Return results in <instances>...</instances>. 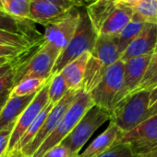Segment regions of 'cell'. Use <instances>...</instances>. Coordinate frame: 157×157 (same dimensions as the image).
<instances>
[{
	"label": "cell",
	"instance_id": "6da1fadb",
	"mask_svg": "<svg viewBox=\"0 0 157 157\" xmlns=\"http://www.w3.org/2000/svg\"><path fill=\"white\" fill-rule=\"evenodd\" d=\"M151 91L141 90L129 95L111 110V120L122 132L128 133L154 114L150 109Z\"/></svg>",
	"mask_w": 157,
	"mask_h": 157
},
{
	"label": "cell",
	"instance_id": "7a4b0ae2",
	"mask_svg": "<svg viewBox=\"0 0 157 157\" xmlns=\"http://www.w3.org/2000/svg\"><path fill=\"white\" fill-rule=\"evenodd\" d=\"M93 106L94 104L90 94L86 93L81 88L79 91L75 101L65 113L56 128L43 142L32 157H43L48 151L60 144L62 141L73 131L87 111Z\"/></svg>",
	"mask_w": 157,
	"mask_h": 157
},
{
	"label": "cell",
	"instance_id": "3957f363",
	"mask_svg": "<svg viewBox=\"0 0 157 157\" xmlns=\"http://www.w3.org/2000/svg\"><path fill=\"white\" fill-rule=\"evenodd\" d=\"M98 38L93 25L89 19L86 10L81 12V19L74 34L67 47L59 54L53 68L52 75L59 74L68 63L86 52H92L94 49Z\"/></svg>",
	"mask_w": 157,
	"mask_h": 157
},
{
	"label": "cell",
	"instance_id": "277c9868",
	"mask_svg": "<svg viewBox=\"0 0 157 157\" xmlns=\"http://www.w3.org/2000/svg\"><path fill=\"white\" fill-rule=\"evenodd\" d=\"M111 120V111L93 106L79 121L73 131L62 141L60 144L65 146L71 157H78L80 152L90 137L105 121Z\"/></svg>",
	"mask_w": 157,
	"mask_h": 157
},
{
	"label": "cell",
	"instance_id": "5b68a950",
	"mask_svg": "<svg viewBox=\"0 0 157 157\" xmlns=\"http://www.w3.org/2000/svg\"><path fill=\"white\" fill-rule=\"evenodd\" d=\"M125 63L121 60L110 65L100 83L90 93L93 104L109 111L114 107V101L123 86Z\"/></svg>",
	"mask_w": 157,
	"mask_h": 157
},
{
	"label": "cell",
	"instance_id": "8992f818",
	"mask_svg": "<svg viewBox=\"0 0 157 157\" xmlns=\"http://www.w3.org/2000/svg\"><path fill=\"white\" fill-rule=\"evenodd\" d=\"M59 54L57 50L44 42L31 59L19 65L16 72V85L29 78L49 79Z\"/></svg>",
	"mask_w": 157,
	"mask_h": 157
},
{
	"label": "cell",
	"instance_id": "52a82bcc",
	"mask_svg": "<svg viewBox=\"0 0 157 157\" xmlns=\"http://www.w3.org/2000/svg\"><path fill=\"white\" fill-rule=\"evenodd\" d=\"M85 3L76 0H31V20L45 27L65 17Z\"/></svg>",
	"mask_w": 157,
	"mask_h": 157
},
{
	"label": "cell",
	"instance_id": "ba28073f",
	"mask_svg": "<svg viewBox=\"0 0 157 157\" xmlns=\"http://www.w3.org/2000/svg\"><path fill=\"white\" fill-rule=\"evenodd\" d=\"M122 144H129L136 155L156 149L157 112L131 132L121 134L114 145Z\"/></svg>",
	"mask_w": 157,
	"mask_h": 157
},
{
	"label": "cell",
	"instance_id": "9c48e42d",
	"mask_svg": "<svg viewBox=\"0 0 157 157\" xmlns=\"http://www.w3.org/2000/svg\"><path fill=\"white\" fill-rule=\"evenodd\" d=\"M79 91L80 90H69L66 94V96L56 105L53 107L52 110L50 111L49 115L47 116L45 121L43 122L42 128L40 129L34 139L24 149L21 150V152L25 155L32 157V155L36 153V151L43 144V142L54 132V130L56 128L61 119L65 115V113L73 104L78 96Z\"/></svg>",
	"mask_w": 157,
	"mask_h": 157
},
{
	"label": "cell",
	"instance_id": "30bf717a",
	"mask_svg": "<svg viewBox=\"0 0 157 157\" xmlns=\"http://www.w3.org/2000/svg\"><path fill=\"white\" fill-rule=\"evenodd\" d=\"M51 78L44 85V86L37 93L34 99L31 102V104L27 107V109L23 111V113L19 116V120L17 121L14 126L12 134H11L6 155L12 153L16 149L19 142L22 138V136L24 135L28 128L34 121V120L39 116V114L50 103L48 90H49V84H50Z\"/></svg>",
	"mask_w": 157,
	"mask_h": 157
},
{
	"label": "cell",
	"instance_id": "8fae6325",
	"mask_svg": "<svg viewBox=\"0 0 157 157\" xmlns=\"http://www.w3.org/2000/svg\"><path fill=\"white\" fill-rule=\"evenodd\" d=\"M80 19L81 11L74 8L59 21L46 26L43 34L44 42L61 53L76 33Z\"/></svg>",
	"mask_w": 157,
	"mask_h": 157
},
{
	"label": "cell",
	"instance_id": "7c38bea8",
	"mask_svg": "<svg viewBox=\"0 0 157 157\" xmlns=\"http://www.w3.org/2000/svg\"><path fill=\"white\" fill-rule=\"evenodd\" d=\"M152 54L132 58L125 62L123 86L114 101V107L129 95L136 92L146 74Z\"/></svg>",
	"mask_w": 157,
	"mask_h": 157
},
{
	"label": "cell",
	"instance_id": "4fadbf2b",
	"mask_svg": "<svg viewBox=\"0 0 157 157\" xmlns=\"http://www.w3.org/2000/svg\"><path fill=\"white\" fill-rule=\"evenodd\" d=\"M156 44L157 24L146 23L143 31L132 40L121 54L120 60L125 63L132 58L152 54Z\"/></svg>",
	"mask_w": 157,
	"mask_h": 157
},
{
	"label": "cell",
	"instance_id": "5bb4252c",
	"mask_svg": "<svg viewBox=\"0 0 157 157\" xmlns=\"http://www.w3.org/2000/svg\"><path fill=\"white\" fill-rule=\"evenodd\" d=\"M37 93L25 97H9L0 112V131L15 126L19 116L34 99Z\"/></svg>",
	"mask_w": 157,
	"mask_h": 157
},
{
	"label": "cell",
	"instance_id": "9a60e30c",
	"mask_svg": "<svg viewBox=\"0 0 157 157\" xmlns=\"http://www.w3.org/2000/svg\"><path fill=\"white\" fill-rule=\"evenodd\" d=\"M133 15V9L126 4L125 0H117L116 8L105 22L99 35H118L130 22Z\"/></svg>",
	"mask_w": 157,
	"mask_h": 157
},
{
	"label": "cell",
	"instance_id": "2e32d148",
	"mask_svg": "<svg viewBox=\"0 0 157 157\" xmlns=\"http://www.w3.org/2000/svg\"><path fill=\"white\" fill-rule=\"evenodd\" d=\"M92 56L101 61L107 68L120 60L118 48V35H99Z\"/></svg>",
	"mask_w": 157,
	"mask_h": 157
},
{
	"label": "cell",
	"instance_id": "e0dca14e",
	"mask_svg": "<svg viewBox=\"0 0 157 157\" xmlns=\"http://www.w3.org/2000/svg\"><path fill=\"white\" fill-rule=\"evenodd\" d=\"M121 134L120 130L110 121L105 131L97 136L78 157H96L102 155L115 144Z\"/></svg>",
	"mask_w": 157,
	"mask_h": 157
},
{
	"label": "cell",
	"instance_id": "ac0fdd59",
	"mask_svg": "<svg viewBox=\"0 0 157 157\" xmlns=\"http://www.w3.org/2000/svg\"><path fill=\"white\" fill-rule=\"evenodd\" d=\"M34 24L35 22L32 20L17 18L4 11H0V29L24 35L33 40H43V35L36 30Z\"/></svg>",
	"mask_w": 157,
	"mask_h": 157
},
{
	"label": "cell",
	"instance_id": "d6986e66",
	"mask_svg": "<svg viewBox=\"0 0 157 157\" xmlns=\"http://www.w3.org/2000/svg\"><path fill=\"white\" fill-rule=\"evenodd\" d=\"M92 52H86L68 63L60 74L64 77L68 90H81L82 88L83 79L88 62Z\"/></svg>",
	"mask_w": 157,
	"mask_h": 157
},
{
	"label": "cell",
	"instance_id": "ffe728a7",
	"mask_svg": "<svg viewBox=\"0 0 157 157\" xmlns=\"http://www.w3.org/2000/svg\"><path fill=\"white\" fill-rule=\"evenodd\" d=\"M116 6L117 0H97L93 3H90L85 7L89 19L97 35L100 34V31L105 22L112 14V12L116 8Z\"/></svg>",
	"mask_w": 157,
	"mask_h": 157
},
{
	"label": "cell",
	"instance_id": "44dd1931",
	"mask_svg": "<svg viewBox=\"0 0 157 157\" xmlns=\"http://www.w3.org/2000/svg\"><path fill=\"white\" fill-rule=\"evenodd\" d=\"M145 24L146 22L134 13L130 22L118 35V48L120 56L132 40L143 31Z\"/></svg>",
	"mask_w": 157,
	"mask_h": 157
},
{
	"label": "cell",
	"instance_id": "7402d4cb",
	"mask_svg": "<svg viewBox=\"0 0 157 157\" xmlns=\"http://www.w3.org/2000/svg\"><path fill=\"white\" fill-rule=\"evenodd\" d=\"M125 2L146 23L157 24V0H125Z\"/></svg>",
	"mask_w": 157,
	"mask_h": 157
},
{
	"label": "cell",
	"instance_id": "603a6c76",
	"mask_svg": "<svg viewBox=\"0 0 157 157\" xmlns=\"http://www.w3.org/2000/svg\"><path fill=\"white\" fill-rule=\"evenodd\" d=\"M44 40H33L24 35H19L6 30L0 29V44L6 46H13L21 49H31L32 47L41 45Z\"/></svg>",
	"mask_w": 157,
	"mask_h": 157
},
{
	"label": "cell",
	"instance_id": "cb8c5ba5",
	"mask_svg": "<svg viewBox=\"0 0 157 157\" xmlns=\"http://www.w3.org/2000/svg\"><path fill=\"white\" fill-rule=\"evenodd\" d=\"M55 105L52 103H49L47 105V107L39 114V116L34 120V121L31 124V126L28 128V130L26 131V132L24 133V135L22 136V138L20 139V141L19 142L17 147L15 150H22L24 149L29 144L31 143V141L34 139V137L36 136V134L38 133V132L40 131V129L42 128L43 122L45 121L47 116L49 115L50 111L52 110L53 107Z\"/></svg>",
	"mask_w": 157,
	"mask_h": 157
},
{
	"label": "cell",
	"instance_id": "d4e9b609",
	"mask_svg": "<svg viewBox=\"0 0 157 157\" xmlns=\"http://www.w3.org/2000/svg\"><path fill=\"white\" fill-rule=\"evenodd\" d=\"M2 6L6 14L17 18L31 20V0H2Z\"/></svg>",
	"mask_w": 157,
	"mask_h": 157
},
{
	"label": "cell",
	"instance_id": "484cf974",
	"mask_svg": "<svg viewBox=\"0 0 157 157\" xmlns=\"http://www.w3.org/2000/svg\"><path fill=\"white\" fill-rule=\"evenodd\" d=\"M49 79L44 80L39 78H29V79L22 80L12 88L10 96L25 97V96L31 95L33 93H37L44 86V85L48 82Z\"/></svg>",
	"mask_w": 157,
	"mask_h": 157
},
{
	"label": "cell",
	"instance_id": "4316f807",
	"mask_svg": "<svg viewBox=\"0 0 157 157\" xmlns=\"http://www.w3.org/2000/svg\"><path fill=\"white\" fill-rule=\"evenodd\" d=\"M68 91L69 90L68 88L67 83L60 73L52 75L48 90L50 103L56 105Z\"/></svg>",
	"mask_w": 157,
	"mask_h": 157
},
{
	"label": "cell",
	"instance_id": "83f0119b",
	"mask_svg": "<svg viewBox=\"0 0 157 157\" xmlns=\"http://www.w3.org/2000/svg\"><path fill=\"white\" fill-rule=\"evenodd\" d=\"M155 87H157V44L152 54V58L147 68L146 74L136 92L141 90L152 91Z\"/></svg>",
	"mask_w": 157,
	"mask_h": 157
},
{
	"label": "cell",
	"instance_id": "f1b7e54d",
	"mask_svg": "<svg viewBox=\"0 0 157 157\" xmlns=\"http://www.w3.org/2000/svg\"><path fill=\"white\" fill-rule=\"evenodd\" d=\"M96 157H137L130 146L127 144L112 146L110 149Z\"/></svg>",
	"mask_w": 157,
	"mask_h": 157
},
{
	"label": "cell",
	"instance_id": "f546056e",
	"mask_svg": "<svg viewBox=\"0 0 157 157\" xmlns=\"http://www.w3.org/2000/svg\"><path fill=\"white\" fill-rule=\"evenodd\" d=\"M25 60L17 63L13 69H11L7 74L0 78V95L7 90H11L16 86V72L19 64H22Z\"/></svg>",
	"mask_w": 157,
	"mask_h": 157
},
{
	"label": "cell",
	"instance_id": "4dcf8cb0",
	"mask_svg": "<svg viewBox=\"0 0 157 157\" xmlns=\"http://www.w3.org/2000/svg\"><path fill=\"white\" fill-rule=\"evenodd\" d=\"M43 44H41V45H43ZM38 46H40V45H38ZM35 47H37V46H35ZM32 48H34V47H32ZM32 48H31V49H32ZM31 49H21V48H18V47L6 46V45L0 44V57H8V58L18 57V56L23 54L24 52L30 51Z\"/></svg>",
	"mask_w": 157,
	"mask_h": 157
},
{
	"label": "cell",
	"instance_id": "1f68e13d",
	"mask_svg": "<svg viewBox=\"0 0 157 157\" xmlns=\"http://www.w3.org/2000/svg\"><path fill=\"white\" fill-rule=\"evenodd\" d=\"M13 129L14 127H10L0 131V157L5 156L7 152Z\"/></svg>",
	"mask_w": 157,
	"mask_h": 157
},
{
	"label": "cell",
	"instance_id": "d6a6232c",
	"mask_svg": "<svg viewBox=\"0 0 157 157\" xmlns=\"http://www.w3.org/2000/svg\"><path fill=\"white\" fill-rule=\"evenodd\" d=\"M43 157H71L68 150L62 144H58L50 151H48Z\"/></svg>",
	"mask_w": 157,
	"mask_h": 157
},
{
	"label": "cell",
	"instance_id": "836d02e7",
	"mask_svg": "<svg viewBox=\"0 0 157 157\" xmlns=\"http://www.w3.org/2000/svg\"><path fill=\"white\" fill-rule=\"evenodd\" d=\"M26 52H24V53H26ZM24 53H23V54H24ZM23 54H21V55H23ZM21 55H19V56H18L17 58H15L12 62H10V63H6V64H4V65L0 66V78H1L2 76H4L6 74H7L11 69H13V67H14L17 63H19V62L23 61V60H20Z\"/></svg>",
	"mask_w": 157,
	"mask_h": 157
},
{
	"label": "cell",
	"instance_id": "e575fe53",
	"mask_svg": "<svg viewBox=\"0 0 157 157\" xmlns=\"http://www.w3.org/2000/svg\"><path fill=\"white\" fill-rule=\"evenodd\" d=\"M150 109L153 114H155L157 112V87L151 91V104H150Z\"/></svg>",
	"mask_w": 157,
	"mask_h": 157
},
{
	"label": "cell",
	"instance_id": "d590c367",
	"mask_svg": "<svg viewBox=\"0 0 157 157\" xmlns=\"http://www.w3.org/2000/svg\"><path fill=\"white\" fill-rule=\"evenodd\" d=\"M12 90V89H11ZM11 90H7L6 92H4L3 94L0 95V112L3 109V107L5 106V104L6 103L7 99L9 98L10 97V93H11Z\"/></svg>",
	"mask_w": 157,
	"mask_h": 157
},
{
	"label": "cell",
	"instance_id": "8d00e7d4",
	"mask_svg": "<svg viewBox=\"0 0 157 157\" xmlns=\"http://www.w3.org/2000/svg\"><path fill=\"white\" fill-rule=\"evenodd\" d=\"M137 157H157V148L153 151L148 152V153L139 155H137Z\"/></svg>",
	"mask_w": 157,
	"mask_h": 157
},
{
	"label": "cell",
	"instance_id": "74e56055",
	"mask_svg": "<svg viewBox=\"0 0 157 157\" xmlns=\"http://www.w3.org/2000/svg\"><path fill=\"white\" fill-rule=\"evenodd\" d=\"M15 58L17 57H14V58H8V57H0V66L4 65V64H6L10 62H12Z\"/></svg>",
	"mask_w": 157,
	"mask_h": 157
},
{
	"label": "cell",
	"instance_id": "f35d334b",
	"mask_svg": "<svg viewBox=\"0 0 157 157\" xmlns=\"http://www.w3.org/2000/svg\"><path fill=\"white\" fill-rule=\"evenodd\" d=\"M11 154V157H29L25 155L20 150H14Z\"/></svg>",
	"mask_w": 157,
	"mask_h": 157
},
{
	"label": "cell",
	"instance_id": "ab89813d",
	"mask_svg": "<svg viewBox=\"0 0 157 157\" xmlns=\"http://www.w3.org/2000/svg\"><path fill=\"white\" fill-rule=\"evenodd\" d=\"M4 157H11V154H8V155H6H6H5Z\"/></svg>",
	"mask_w": 157,
	"mask_h": 157
}]
</instances>
